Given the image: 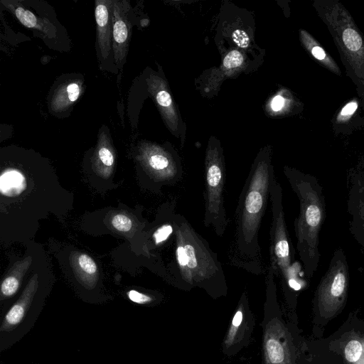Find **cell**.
I'll return each instance as SVG.
<instances>
[{
    "label": "cell",
    "mask_w": 364,
    "mask_h": 364,
    "mask_svg": "<svg viewBox=\"0 0 364 364\" xmlns=\"http://www.w3.org/2000/svg\"><path fill=\"white\" fill-rule=\"evenodd\" d=\"M173 257L168 282L184 291L204 290L211 298L226 296L227 280L218 255L181 213L175 216Z\"/></svg>",
    "instance_id": "2"
},
{
    "label": "cell",
    "mask_w": 364,
    "mask_h": 364,
    "mask_svg": "<svg viewBox=\"0 0 364 364\" xmlns=\"http://www.w3.org/2000/svg\"><path fill=\"white\" fill-rule=\"evenodd\" d=\"M112 4L113 0L95 1L97 43L103 59L109 56L112 47Z\"/></svg>",
    "instance_id": "13"
},
{
    "label": "cell",
    "mask_w": 364,
    "mask_h": 364,
    "mask_svg": "<svg viewBox=\"0 0 364 364\" xmlns=\"http://www.w3.org/2000/svg\"><path fill=\"white\" fill-rule=\"evenodd\" d=\"M350 230L358 242L364 247V172L349 178L347 199Z\"/></svg>",
    "instance_id": "12"
},
{
    "label": "cell",
    "mask_w": 364,
    "mask_h": 364,
    "mask_svg": "<svg viewBox=\"0 0 364 364\" xmlns=\"http://www.w3.org/2000/svg\"><path fill=\"white\" fill-rule=\"evenodd\" d=\"M225 168L222 153L210 146L205 161L203 225L211 228L217 236L223 237L229 224L225 207Z\"/></svg>",
    "instance_id": "6"
},
{
    "label": "cell",
    "mask_w": 364,
    "mask_h": 364,
    "mask_svg": "<svg viewBox=\"0 0 364 364\" xmlns=\"http://www.w3.org/2000/svg\"><path fill=\"white\" fill-rule=\"evenodd\" d=\"M274 177L269 153H262L251 167L235 210L228 258L232 265L255 275L264 272L259 233Z\"/></svg>",
    "instance_id": "1"
},
{
    "label": "cell",
    "mask_w": 364,
    "mask_h": 364,
    "mask_svg": "<svg viewBox=\"0 0 364 364\" xmlns=\"http://www.w3.org/2000/svg\"><path fill=\"white\" fill-rule=\"evenodd\" d=\"M284 173L299 203L294 220L296 250L306 275L312 277L320 260L318 235L326 217L324 196L316 177L290 168H285Z\"/></svg>",
    "instance_id": "3"
},
{
    "label": "cell",
    "mask_w": 364,
    "mask_h": 364,
    "mask_svg": "<svg viewBox=\"0 0 364 364\" xmlns=\"http://www.w3.org/2000/svg\"><path fill=\"white\" fill-rule=\"evenodd\" d=\"M243 63V55L237 50L229 52L223 59V66L227 69L235 68Z\"/></svg>",
    "instance_id": "24"
},
{
    "label": "cell",
    "mask_w": 364,
    "mask_h": 364,
    "mask_svg": "<svg viewBox=\"0 0 364 364\" xmlns=\"http://www.w3.org/2000/svg\"><path fill=\"white\" fill-rule=\"evenodd\" d=\"M255 326L248 295L243 291L222 343L223 353L230 358L238 354L250 342Z\"/></svg>",
    "instance_id": "9"
},
{
    "label": "cell",
    "mask_w": 364,
    "mask_h": 364,
    "mask_svg": "<svg viewBox=\"0 0 364 364\" xmlns=\"http://www.w3.org/2000/svg\"><path fill=\"white\" fill-rule=\"evenodd\" d=\"M349 272L342 249L333 254L326 274L322 277L314 297V309L324 319H331L343 309L348 294Z\"/></svg>",
    "instance_id": "7"
},
{
    "label": "cell",
    "mask_w": 364,
    "mask_h": 364,
    "mask_svg": "<svg viewBox=\"0 0 364 364\" xmlns=\"http://www.w3.org/2000/svg\"><path fill=\"white\" fill-rule=\"evenodd\" d=\"M338 346L346 364H364V335L361 332L351 330L344 333Z\"/></svg>",
    "instance_id": "16"
},
{
    "label": "cell",
    "mask_w": 364,
    "mask_h": 364,
    "mask_svg": "<svg viewBox=\"0 0 364 364\" xmlns=\"http://www.w3.org/2000/svg\"><path fill=\"white\" fill-rule=\"evenodd\" d=\"M327 18L359 76L364 77V42L350 16L342 6H336Z\"/></svg>",
    "instance_id": "10"
},
{
    "label": "cell",
    "mask_w": 364,
    "mask_h": 364,
    "mask_svg": "<svg viewBox=\"0 0 364 364\" xmlns=\"http://www.w3.org/2000/svg\"><path fill=\"white\" fill-rule=\"evenodd\" d=\"M112 225L119 232H129L132 228V220L124 214H116L111 220Z\"/></svg>",
    "instance_id": "23"
},
{
    "label": "cell",
    "mask_w": 364,
    "mask_h": 364,
    "mask_svg": "<svg viewBox=\"0 0 364 364\" xmlns=\"http://www.w3.org/2000/svg\"><path fill=\"white\" fill-rule=\"evenodd\" d=\"M233 41L240 47L245 48L249 45V37L242 30L237 29L232 34Z\"/></svg>",
    "instance_id": "27"
},
{
    "label": "cell",
    "mask_w": 364,
    "mask_h": 364,
    "mask_svg": "<svg viewBox=\"0 0 364 364\" xmlns=\"http://www.w3.org/2000/svg\"><path fill=\"white\" fill-rule=\"evenodd\" d=\"M272 223L270 228L269 264L276 277L281 278V284L287 303L293 304V295L301 285L293 260V253L285 222L282 203V188L274 178L270 192Z\"/></svg>",
    "instance_id": "5"
},
{
    "label": "cell",
    "mask_w": 364,
    "mask_h": 364,
    "mask_svg": "<svg viewBox=\"0 0 364 364\" xmlns=\"http://www.w3.org/2000/svg\"><path fill=\"white\" fill-rule=\"evenodd\" d=\"M38 287L36 277H33L20 299L11 307L1 326V331H8L16 327L23 320L29 308Z\"/></svg>",
    "instance_id": "15"
},
{
    "label": "cell",
    "mask_w": 364,
    "mask_h": 364,
    "mask_svg": "<svg viewBox=\"0 0 364 364\" xmlns=\"http://www.w3.org/2000/svg\"><path fill=\"white\" fill-rule=\"evenodd\" d=\"M149 91L159 105L161 113L169 124H173L176 117L171 97L166 90L164 81L158 77L151 75L147 80Z\"/></svg>",
    "instance_id": "19"
},
{
    "label": "cell",
    "mask_w": 364,
    "mask_h": 364,
    "mask_svg": "<svg viewBox=\"0 0 364 364\" xmlns=\"http://www.w3.org/2000/svg\"><path fill=\"white\" fill-rule=\"evenodd\" d=\"M127 296L132 301L138 304H148L156 300L155 296L133 289L127 292Z\"/></svg>",
    "instance_id": "25"
},
{
    "label": "cell",
    "mask_w": 364,
    "mask_h": 364,
    "mask_svg": "<svg viewBox=\"0 0 364 364\" xmlns=\"http://www.w3.org/2000/svg\"><path fill=\"white\" fill-rule=\"evenodd\" d=\"M139 160L156 187L175 185L183 178L178 160L158 145L141 143L139 147Z\"/></svg>",
    "instance_id": "8"
},
{
    "label": "cell",
    "mask_w": 364,
    "mask_h": 364,
    "mask_svg": "<svg viewBox=\"0 0 364 364\" xmlns=\"http://www.w3.org/2000/svg\"><path fill=\"white\" fill-rule=\"evenodd\" d=\"M130 4L128 1L113 0L112 9V50L117 65L126 58L132 36V23L129 18Z\"/></svg>",
    "instance_id": "11"
},
{
    "label": "cell",
    "mask_w": 364,
    "mask_h": 364,
    "mask_svg": "<svg viewBox=\"0 0 364 364\" xmlns=\"http://www.w3.org/2000/svg\"><path fill=\"white\" fill-rule=\"evenodd\" d=\"M358 107V103L356 102H350L348 103L337 117V121L343 122L346 121L356 110Z\"/></svg>",
    "instance_id": "26"
},
{
    "label": "cell",
    "mask_w": 364,
    "mask_h": 364,
    "mask_svg": "<svg viewBox=\"0 0 364 364\" xmlns=\"http://www.w3.org/2000/svg\"><path fill=\"white\" fill-rule=\"evenodd\" d=\"M82 91V84L80 80L68 82L60 85L53 94L51 110L56 113L67 110L77 101Z\"/></svg>",
    "instance_id": "17"
},
{
    "label": "cell",
    "mask_w": 364,
    "mask_h": 364,
    "mask_svg": "<svg viewBox=\"0 0 364 364\" xmlns=\"http://www.w3.org/2000/svg\"><path fill=\"white\" fill-rule=\"evenodd\" d=\"M301 38L306 49L316 60L333 72L339 73L336 63L306 31H301Z\"/></svg>",
    "instance_id": "20"
},
{
    "label": "cell",
    "mask_w": 364,
    "mask_h": 364,
    "mask_svg": "<svg viewBox=\"0 0 364 364\" xmlns=\"http://www.w3.org/2000/svg\"><path fill=\"white\" fill-rule=\"evenodd\" d=\"M114 151L108 133L100 130L97 144L93 156V162L97 169L102 173H109L114 165Z\"/></svg>",
    "instance_id": "18"
},
{
    "label": "cell",
    "mask_w": 364,
    "mask_h": 364,
    "mask_svg": "<svg viewBox=\"0 0 364 364\" xmlns=\"http://www.w3.org/2000/svg\"><path fill=\"white\" fill-rule=\"evenodd\" d=\"M275 272L269 264L265 277V301L261 322L262 364H304V342L288 321L277 300Z\"/></svg>",
    "instance_id": "4"
},
{
    "label": "cell",
    "mask_w": 364,
    "mask_h": 364,
    "mask_svg": "<svg viewBox=\"0 0 364 364\" xmlns=\"http://www.w3.org/2000/svg\"><path fill=\"white\" fill-rule=\"evenodd\" d=\"M1 2L26 28L35 29L48 38H53L56 36V28L48 18L36 16L18 2L9 1H2Z\"/></svg>",
    "instance_id": "14"
},
{
    "label": "cell",
    "mask_w": 364,
    "mask_h": 364,
    "mask_svg": "<svg viewBox=\"0 0 364 364\" xmlns=\"http://www.w3.org/2000/svg\"><path fill=\"white\" fill-rule=\"evenodd\" d=\"M284 105V98L280 95H277L272 99L271 102V108L273 111L277 112L282 109Z\"/></svg>",
    "instance_id": "28"
},
{
    "label": "cell",
    "mask_w": 364,
    "mask_h": 364,
    "mask_svg": "<svg viewBox=\"0 0 364 364\" xmlns=\"http://www.w3.org/2000/svg\"><path fill=\"white\" fill-rule=\"evenodd\" d=\"M19 288V281L15 276L6 277L1 285L2 298H7L14 295Z\"/></svg>",
    "instance_id": "22"
},
{
    "label": "cell",
    "mask_w": 364,
    "mask_h": 364,
    "mask_svg": "<svg viewBox=\"0 0 364 364\" xmlns=\"http://www.w3.org/2000/svg\"><path fill=\"white\" fill-rule=\"evenodd\" d=\"M77 266L82 274L86 276V279L95 278L97 266L94 259L87 254H80L77 259Z\"/></svg>",
    "instance_id": "21"
}]
</instances>
